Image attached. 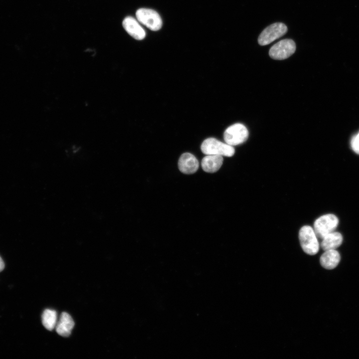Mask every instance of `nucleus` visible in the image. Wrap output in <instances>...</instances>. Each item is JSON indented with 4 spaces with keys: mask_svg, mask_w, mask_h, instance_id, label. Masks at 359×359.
Listing matches in <instances>:
<instances>
[{
    "mask_svg": "<svg viewBox=\"0 0 359 359\" xmlns=\"http://www.w3.org/2000/svg\"><path fill=\"white\" fill-rule=\"evenodd\" d=\"M318 237L314 228L309 225L302 226L299 232L300 245L303 251L310 255L317 254L320 248Z\"/></svg>",
    "mask_w": 359,
    "mask_h": 359,
    "instance_id": "nucleus-1",
    "label": "nucleus"
},
{
    "mask_svg": "<svg viewBox=\"0 0 359 359\" xmlns=\"http://www.w3.org/2000/svg\"><path fill=\"white\" fill-rule=\"evenodd\" d=\"M296 50V44L291 39H284L274 44L270 49L269 55L276 60L285 59L291 56Z\"/></svg>",
    "mask_w": 359,
    "mask_h": 359,
    "instance_id": "nucleus-6",
    "label": "nucleus"
},
{
    "mask_svg": "<svg viewBox=\"0 0 359 359\" xmlns=\"http://www.w3.org/2000/svg\"><path fill=\"white\" fill-rule=\"evenodd\" d=\"M287 26L282 22H276L266 27L260 34L258 42L260 45H266L285 35Z\"/></svg>",
    "mask_w": 359,
    "mask_h": 359,
    "instance_id": "nucleus-5",
    "label": "nucleus"
},
{
    "mask_svg": "<svg viewBox=\"0 0 359 359\" xmlns=\"http://www.w3.org/2000/svg\"><path fill=\"white\" fill-rule=\"evenodd\" d=\"M321 246L324 250L336 249L343 242L342 235L338 232L333 231L323 237Z\"/></svg>",
    "mask_w": 359,
    "mask_h": 359,
    "instance_id": "nucleus-13",
    "label": "nucleus"
},
{
    "mask_svg": "<svg viewBox=\"0 0 359 359\" xmlns=\"http://www.w3.org/2000/svg\"><path fill=\"white\" fill-rule=\"evenodd\" d=\"M4 268V263L1 258L0 257V272Z\"/></svg>",
    "mask_w": 359,
    "mask_h": 359,
    "instance_id": "nucleus-16",
    "label": "nucleus"
},
{
    "mask_svg": "<svg viewBox=\"0 0 359 359\" xmlns=\"http://www.w3.org/2000/svg\"><path fill=\"white\" fill-rule=\"evenodd\" d=\"M178 167L180 171L185 174H192L196 172L199 167L197 159L189 153L182 154L179 160Z\"/></svg>",
    "mask_w": 359,
    "mask_h": 359,
    "instance_id": "nucleus-8",
    "label": "nucleus"
},
{
    "mask_svg": "<svg viewBox=\"0 0 359 359\" xmlns=\"http://www.w3.org/2000/svg\"><path fill=\"white\" fill-rule=\"evenodd\" d=\"M248 135V131L244 125L236 123L225 130L223 138L226 144L234 146L245 142L247 140Z\"/></svg>",
    "mask_w": 359,
    "mask_h": 359,
    "instance_id": "nucleus-3",
    "label": "nucleus"
},
{
    "mask_svg": "<svg viewBox=\"0 0 359 359\" xmlns=\"http://www.w3.org/2000/svg\"><path fill=\"white\" fill-rule=\"evenodd\" d=\"M223 162V156L215 155H207L201 161V167L204 171L213 173L217 172Z\"/></svg>",
    "mask_w": 359,
    "mask_h": 359,
    "instance_id": "nucleus-11",
    "label": "nucleus"
},
{
    "mask_svg": "<svg viewBox=\"0 0 359 359\" xmlns=\"http://www.w3.org/2000/svg\"><path fill=\"white\" fill-rule=\"evenodd\" d=\"M351 147L355 153L359 154V133L352 139Z\"/></svg>",
    "mask_w": 359,
    "mask_h": 359,
    "instance_id": "nucleus-15",
    "label": "nucleus"
},
{
    "mask_svg": "<svg viewBox=\"0 0 359 359\" xmlns=\"http://www.w3.org/2000/svg\"><path fill=\"white\" fill-rule=\"evenodd\" d=\"M136 15L138 21L152 30L157 31L162 27L161 17L157 12L153 9L140 8L137 10Z\"/></svg>",
    "mask_w": 359,
    "mask_h": 359,
    "instance_id": "nucleus-7",
    "label": "nucleus"
},
{
    "mask_svg": "<svg viewBox=\"0 0 359 359\" xmlns=\"http://www.w3.org/2000/svg\"><path fill=\"white\" fill-rule=\"evenodd\" d=\"M339 224V219L334 214H326L318 217L314 222V229L318 238H322L334 231Z\"/></svg>",
    "mask_w": 359,
    "mask_h": 359,
    "instance_id": "nucleus-4",
    "label": "nucleus"
},
{
    "mask_svg": "<svg viewBox=\"0 0 359 359\" xmlns=\"http://www.w3.org/2000/svg\"><path fill=\"white\" fill-rule=\"evenodd\" d=\"M57 318V313L55 310L46 309L42 315V324L47 330L52 331L56 327Z\"/></svg>",
    "mask_w": 359,
    "mask_h": 359,
    "instance_id": "nucleus-14",
    "label": "nucleus"
},
{
    "mask_svg": "<svg viewBox=\"0 0 359 359\" xmlns=\"http://www.w3.org/2000/svg\"><path fill=\"white\" fill-rule=\"evenodd\" d=\"M74 326V322L69 314L63 312L56 325V331L59 335L67 337L69 336Z\"/></svg>",
    "mask_w": 359,
    "mask_h": 359,
    "instance_id": "nucleus-10",
    "label": "nucleus"
},
{
    "mask_svg": "<svg viewBox=\"0 0 359 359\" xmlns=\"http://www.w3.org/2000/svg\"><path fill=\"white\" fill-rule=\"evenodd\" d=\"M341 260L340 253L336 249L325 250L320 257L322 266L327 269H333L336 267Z\"/></svg>",
    "mask_w": 359,
    "mask_h": 359,
    "instance_id": "nucleus-12",
    "label": "nucleus"
},
{
    "mask_svg": "<svg viewBox=\"0 0 359 359\" xmlns=\"http://www.w3.org/2000/svg\"><path fill=\"white\" fill-rule=\"evenodd\" d=\"M200 149L206 155H215L230 157L235 153V149L233 146L214 138L204 140L201 145Z\"/></svg>",
    "mask_w": 359,
    "mask_h": 359,
    "instance_id": "nucleus-2",
    "label": "nucleus"
},
{
    "mask_svg": "<svg viewBox=\"0 0 359 359\" xmlns=\"http://www.w3.org/2000/svg\"><path fill=\"white\" fill-rule=\"evenodd\" d=\"M122 25L127 32L137 40H142L146 36V32L138 21L132 16L125 17Z\"/></svg>",
    "mask_w": 359,
    "mask_h": 359,
    "instance_id": "nucleus-9",
    "label": "nucleus"
}]
</instances>
